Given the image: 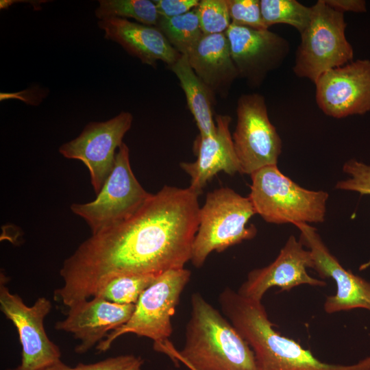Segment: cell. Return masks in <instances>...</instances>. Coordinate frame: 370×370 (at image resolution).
<instances>
[{
    "label": "cell",
    "instance_id": "1",
    "mask_svg": "<svg viewBox=\"0 0 370 370\" xmlns=\"http://www.w3.org/2000/svg\"><path fill=\"white\" fill-rule=\"evenodd\" d=\"M199 195L164 186L125 221L91 234L64 260L55 300L68 308L95 296L113 277L184 268L199 227Z\"/></svg>",
    "mask_w": 370,
    "mask_h": 370
},
{
    "label": "cell",
    "instance_id": "2",
    "mask_svg": "<svg viewBox=\"0 0 370 370\" xmlns=\"http://www.w3.org/2000/svg\"><path fill=\"white\" fill-rule=\"evenodd\" d=\"M222 312L254 352L258 370H370V356L352 365L317 359L294 340L273 328L261 301L230 288L219 297Z\"/></svg>",
    "mask_w": 370,
    "mask_h": 370
},
{
    "label": "cell",
    "instance_id": "3",
    "mask_svg": "<svg viewBox=\"0 0 370 370\" xmlns=\"http://www.w3.org/2000/svg\"><path fill=\"white\" fill-rule=\"evenodd\" d=\"M182 349L166 341L154 349L190 370H258L254 354L234 325L199 293L190 298Z\"/></svg>",
    "mask_w": 370,
    "mask_h": 370
},
{
    "label": "cell",
    "instance_id": "4",
    "mask_svg": "<svg viewBox=\"0 0 370 370\" xmlns=\"http://www.w3.org/2000/svg\"><path fill=\"white\" fill-rule=\"evenodd\" d=\"M249 198L256 214L274 224L320 223L329 197L323 190L304 188L284 175L277 165L250 175Z\"/></svg>",
    "mask_w": 370,
    "mask_h": 370
},
{
    "label": "cell",
    "instance_id": "5",
    "mask_svg": "<svg viewBox=\"0 0 370 370\" xmlns=\"http://www.w3.org/2000/svg\"><path fill=\"white\" fill-rule=\"evenodd\" d=\"M255 214L249 198L232 188L222 187L208 193L199 209L190 259L193 264L201 267L211 252H221L254 238L257 229L247 223Z\"/></svg>",
    "mask_w": 370,
    "mask_h": 370
},
{
    "label": "cell",
    "instance_id": "6",
    "mask_svg": "<svg viewBox=\"0 0 370 370\" xmlns=\"http://www.w3.org/2000/svg\"><path fill=\"white\" fill-rule=\"evenodd\" d=\"M312 8L309 24L301 35L295 53L294 73L314 83L325 72L345 65L354 58L345 35L344 14L318 0Z\"/></svg>",
    "mask_w": 370,
    "mask_h": 370
},
{
    "label": "cell",
    "instance_id": "7",
    "mask_svg": "<svg viewBox=\"0 0 370 370\" xmlns=\"http://www.w3.org/2000/svg\"><path fill=\"white\" fill-rule=\"evenodd\" d=\"M190 275L189 270L182 268L158 275L140 296L130 319L98 343V352H106L117 338L126 334L149 338L154 345L167 341L173 332L171 317Z\"/></svg>",
    "mask_w": 370,
    "mask_h": 370
},
{
    "label": "cell",
    "instance_id": "8",
    "mask_svg": "<svg viewBox=\"0 0 370 370\" xmlns=\"http://www.w3.org/2000/svg\"><path fill=\"white\" fill-rule=\"evenodd\" d=\"M96 199L71 206L73 214L88 225L91 234L116 225L132 217L147 201L146 191L135 177L130 149L123 143L116 153L114 166Z\"/></svg>",
    "mask_w": 370,
    "mask_h": 370
},
{
    "label": "cell",
    "instance_id": "9",
    "mask_svg": "<svg viewBox=\"0 0 370 370\" xmlns=\"http://www.w3.org/2000/svg\"><path fill=\"white\" fill-rule=\"evenodd\" d=\"M6 282L1 273L0 309L15 326L22 347L20 365L7 370H42L60 361V349L44 327V319L52 308L51 301L40 297L27 306L18 295L10 291Z\"/></svg>",
    "mask_w": 370,
    "mask_h": 370
},
{
    "label": "cell",
    "instance_id": "10",
    "mask_svg": "<svg viewBox=\"0 0 370 370\" xmlns=\"http://www.w3.org/2000/svg\"><path fill=\"white\" fill-rule=\"evenodd\" d=\"M237 122L232 135L241 174L251 175L277 165L282 140L270 121L265 99L260 94H245L237 102Z\"/></svg>",
    "mask_w": 370,
    "mask_h": 370
},
{
    "label": "cell",
    "instance_id": "11",
    "mask_svg": "<svg viewBox=\"0 0 370 370\" xmlns=\"http://www.w3.org/2000/svg\"><path fill=\"white\" fill-rule=\"evenodd\" d=\"M133 121L129 112H121L102 122L88 123L75 138L62 144L59 153L68 159L82 161L87 167L90 183L97 195L114 166L115 151Z\"/></svg>",
    "mask_w": 370,
    "mask_h": 370
},
{
    "label": "cell",
    "instance_id": "12",
    "mask_svg": "<svg viewBox=\"0 0 370 370\" xmlns=\"http://www.w3.org/2000/svg\"><path fill=\"white\" fill-rule=\"evenodd\" d=\"M316 102L327 116L342 119L370 111V60L359 59L323 73L314 82Z\"/></svg>",
    "mask_w": 370,
    "mask_h": 370
},
{
    "label": "cell",
    "instance_id": "13",
    "mask_svg": "<svg viewBox=\"0 0 370 370\" xmlns=\"http://www.w3.org/2000/svg\"><path fill=\"white\" fill-rule=\"evenodd\" d=\"M238 77L251 86H260L267 75L286 58L289 43L267 29H256L231 23L225 32Z\"/></svg>",
    "mask_w": 370,
    "mask_h": 370
},
{
    "label": "cell",
    "instance_id": "14",
    "mask_svg": "<svg viewBox=\"0 0 370 370\" xmlns=\"http://www.w3.org/2000/svg\"><path fill=\"white\" fill-rule=\"evenodd\" d=\"M295 225L300 232L299 241L311 253L313 269L322 279H333L336 285V294L325 299L324 310L328 314L354 308L370 311V282L346 270L331 254L314 227L308 223Z\"/></svg>",
    "mask_w": 370,
    "mask_h": 370
},
{
    "label": "cell",
    "instance_id": "15",
    "mask_svg": "<svg viewBox=\"0 0 370 370\" xmlns=\"http://www.w3.org/2000/svg\"><path fill=\"white\" fill-rule=\"evenodd\" d=\"M308 268L313 269L311 253L291 235L275 260L264 267L250 271L237 292L245 297L262 301L264 293L273 286L290 291L302 284L326 285L325 281L311 277L306 271Z\"/></svg>",
    "mask_w": 370,
    "mask_h": 370
},
{
    "label": "cell",
    "instance_id": "16",
    "mask_svg": "<svg viewBox=\"0 0 370 370\" xmlns=\"http://www.w3.org/2000/svg\"><path fill=\"white\" fill-rule=\"evenodd\" d=\"M135 304H118L99 297L78 301L68 308L66 317L55 329L69 332L79 341L75 352L84 354L132 317Z\"/></svg>",
    "mask_w": 370,
    "mask_h": 370
},
{
    "label": "cell",
    "instance_id": "17",
    "mask_svg": "<svg viewBox=\"0 0 370 370\" xmlns=\"http://www.w3.org/2000/svg\"><path fill=\"white\" fill-rule=\"evenodd\" d=\"M214 120L215 133L208 136H199L195 142L196 160L180 163L181 168L190 177L189 188L199 194L218 173L223 171L232 175L241 172L230 131L231 117L220 114Z\"/></svg>",
    "mask_w": 370,
    "mask_h": 370
},
{
    "label": "cell",
    "instance_id": "18",
    "mask_svg": "<svg viewBox=\"0 0 370 370\" xmlns=\"http://www.w3.org/2000/svg\"><path fill=\"white\" fill-rule=\"evenodd\" d=\"M97 24L106 39L118 43L143 64L154 66L160 60L170 66L181 56L156 27L122 18L99 20Z\"/></svg>",
    "mask_w": 370,
    "mask_h": 370
},
{
    "label": "cell",
    "instance_id": "19",
    "mask_svg": "<svg viewBox=\"0 0 370 370\" xmlns=\"http://www.w3.org/2000/svg\"><path fill=\"white\" fill-rule=\"evenodd\" d=\"M186 56L195 74L214 94L226 95L238 77L225 33L204 34Z\"/></svg>",
    "mask_w": 370,
    "mask_h": 370
},
{
    "label": "cell",
    "instance_id": "20",
    "mask_svg": "<svg viewBox=\"0 0 370 370\" xmlns=\"http://www.w3.org/2000/svg\"><path fill=\"white\" fill-rule=\"evenodd\" d=\"M169 68L179 79L188 108L199 130V136L213 135L216 131L213 117L214 92L195 74L186 55H181Z\"/></svg>",
    "mask_w": 370,
    "mask_h": 370
},
{
    "label": "cell",
    "instance_id": "21",
    "mask_svg": "<svg viewBox=\"0 0 370 370\" xmlns=\"http://www.w3.org/2000/svg\"><path fill=\"white\" fill-rule=\"evenodd\" d=\"M156 27L181 55H186L204 35L197 8L175 17L160 16Z\"/></svg>",
    "mask_w": 370,
    "mask_h": 370
},
{
    "label": "cell",
    "instance_id": "22",
    "mask_svg": "<svg viewBox=\"0 0 370 370\" xmlns=\"http://www.w3.org/2000/svg\"><path fill=\"white\" fill-rule=\"evenodd\" d=\"M95 15L99 20L132 18L139 23L156 27L160 14L153 1L99 0Z\"/></svg>",
    "mask_w": 370,
    "mask_h": 370
},
{
    "label": "cell",
    "instance_id": "23",
    "mask_svg": "<svg viewBox=\"0 0 370 370\" xmlns=\"http://www.w3.org/2000/svg\"><path fill=\"white\" fill-rule=\"evenodd\" d=\"M262 18L269 29L276 24H286L299 34L310 23L312 8L296 0H260Z\"/></svg>",
    "mask_w": 370,
    "mask_h": 370
},
{
    "label": "cell",
    "instance_id": "24",
    "mask_svg": "<svg viewBox=\"0 0 370 370\" xmlns=\"http://www.w3.org/2000/svg\"><path fill=\"white\" fill-rule=\"evenodd\" d=\"M157 276L117 275L106 282L95 296L118 304H136L143 291L155 281Z\"/></svg>",
    "mask_w": 370,
    "mask_h": 370
},
{
    "label": "cell",
    "instance_id": "25",
    "mask_svg": "<svg viewBox=\"0 0 370 370\" xmlns=\"http://www.w3.org/2000/svg\"><path fill=\"white\" fill-rule=\"evenodd\" d=\"M197 12L205 35L225 33L232 23L227 0H201Z\"/></svg>",
    "mask_w": 370,
    "mask_h": 370
},
{
    "label": "cell",
    "instance_id": "26",
    "mask_svg": "<svg viewBox=\"0 0 370 370\" xmlns=\"http://www.w3.org/2000/svg\"><path fill=\"white\" fill-rule=\"evenodd\" d=\"M232 23L256 29H267L260 0H227Z\"/></svg>",
    "mask_w": 370,
    "mask_h": 370
},
{
    "label": "cell",
    "instance_id": "27",
    "mask_svg": "<svg viewBox=\"0 0 370 370\" xmlns=\"http://www.w3.org/2000/svg\"><path fill=\"white\" fill-rule=\"evenodd\" d=\"M343 171L348 177L338 182L336 189L370 195V165L351 159L344 163Z\"/></svg>",
    "mask_w": 370,
    "mask_h": 370
},
{
    "label": "cell",
    "instance_id": "28",
    "mask_svg": "<svg viewBox=\"0 0 370 370\" xmlns=\"http://www.w3.org/2000/svg\"><path fill=\"white\" fill-rule=\"evenodd\" d=\"M199 0H155L160 16L171 18L186 14L197 8Z\"/></svg>",
    "mask_w": 370,
    "mask_h": 370
},
{
    "label": "cell",
    "instance_id": "29",
    "mask_svg": "<svg viewBox=\"0 0 370 370\" xmlns=\"http://www.w3.org/2000/svg\"><path fill=\"white\" fill-rule=\"evenodd\" d=\"M138 357L127 354L110 357L88 365L79 363L72 370H123L135 362Z\"/></svg>",
    "mask_w": 370,
    "mask_h": 370
},
{
    "label": "cell",
    "instance_id": "30",
    "mask_svg": "<svg viewBox=\"0 0 370 370\" xmlns=\"http://www.w3.org/2000/svg\"><path fill=\"white\" fill-rule=\"evenodd\" d=\"M332 9L342 12H352L356 13L367 11L366 1L363 0H325Z\"/></svg>",
    "mask_w": 370,
    "mask_h": 370
},
{
    "label": "cell",
    "instance_id": "31",
    "mask_svg": "<svg viewBox=\"0 0 370 370\" xmlns=\"http://www.w3.org/2000/svg\"><path fill=\"white\" fill-rule=\"evenodd\" d=\"M42 370H72V367L66 365L61 360Z\"/></svg>",
    "mask_w": 370,
    "mask_h": 370
},
{
    "label": "cell",
    "instance_id": "32",
    "mask_svg": "<svg viewBox=\"0 0 370 370\" xmlns=\"http://www.w3.org/2000/svg\"><path fill=\"white\" fill-rule=\"evenodd\" d=\"M143 360L140 357H138L136 360L132 365L124 369L123 370H143Z\"/></svg>",
    "mask_w": 370,
    "mask_h": 370
}]
</instances>
